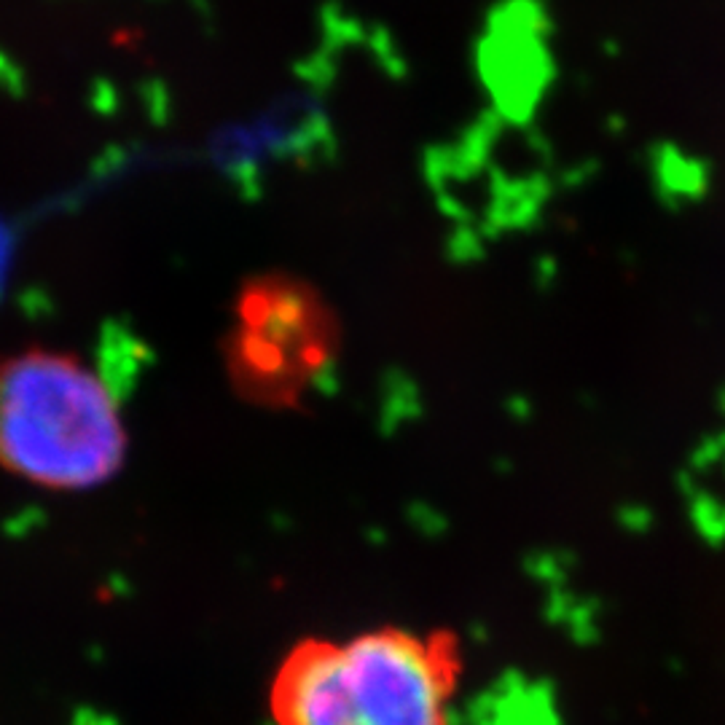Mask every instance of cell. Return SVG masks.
<instances>
[{
  "label": "cell",
  "mask_w": 725,
  "mask_h": 725,
  "mask_svg": "<svg viewBox=\"0 0 725 725\" xmlns=\"http://www.w3.org/2000/svg\"><path fill=\"white\" fill-rule=\"evenodd\" d=\"M462 647L449 631L309 637L269 682L272 725H454Z\"/></svg>",
  "instance_id": "6da1fadb"
},
{
  "label": "cell",
  "mask_w": 725,
  "mask_h": 725,
  "mask_svg": "<svg viewBox=\"0 0 725 725\" xmlns=\"http://www.w3.org/2000/svg\"><path fill=\"white\" fill-rule=\"evenodd\" d=\"M127 457L119 400L81 357L30 347L0 360V468L54 492L110 482Z\"/></svg>",
  "instance_id": "7a4b0ae2"
},
{
  "label": "cell",
  "mask_w": 725,
  "mask_h": 725,
  "mask_svg": "<svg viewBox=\"0 0 725 725\" xmlns=\"http://www.w3.org/2000/svg\"><path fill=\"white\" fill-rule=\"evenodd\" d=\"M331 317L309 290L264 283L242 298L232 371L250 395L290 400L331 357Z\"/></svg>",
  "instance_id": "3957f363"
}]
</instances>
